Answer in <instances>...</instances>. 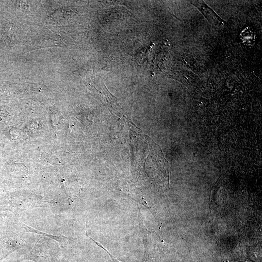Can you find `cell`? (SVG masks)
Listing matches in <instances>:
<instances>
[{
  "mask_svg": "<svg viewBox=\"0 0 262 262\" xmlns=\"http://www.w3.org/2000/svg\"><path fill=\"white\" fill-rule=\"evenodd\" d=\"M190 3L196 7L212 25L217 28H222L226 22L221 18L203 0H191Z\"/></svg>",
  "mask_w": 262,
  "mask_h": 262,
  "instance_id": "obj_1",
  "label": "cell"
},
{
  "mask_svg": "<svg viewBox=\"0 0 262 262\" xmlns=\"http://www.w3.org/2000/svg\"><path fill=\"white\" fill-rule=\"evenodd\" d=\"M91 239H92V238H91ZM92 240H93V239H92ZM93 241H94V242H95V243H96L99 246H100V247H101V248H102L103 249L105 250L107 252V254L110 256V258H111L112 261L113 262H121L118 261L117 260L115 259V258H114L113 257V256L112 255H111L109 253V252L108 251H107L106 250V249H105L104 247H103L100 244H99V243H98L95 242L94 240H93Z\"/></svg>",
  "mask_w": 262,
  "mask_h": 262,
  "instance_id": "obj_2",
  "label": "cell"
}]
</instances>
